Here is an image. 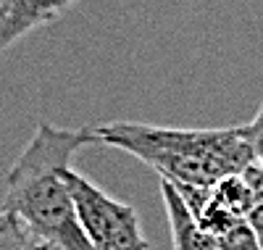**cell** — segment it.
I'll list each match as a JSON object with an SVG mask.
<instances>
[{
    "instance_id": "1",
    "label": "cell",
    "mask_w": 263,
    "mask_h": 250,
    "mask_svg": "<svg viewBox=\"0 0 263 250\" xmlns=\"http://www.w3.org/2000/svg\"><path fill=\"white\" fill-rule=\"evenodd\" d=\"M84 145H98L95 127L63 129L40 121L6 174L3 211L21 219L50 250H95L66 179L71 158Z\"/></svg>"
},
{
    "instance_id": "2",
    "label": "cell",
    "mask_w": 263,
    "mask_h": 250,
    "mask_svg": "<svg viewBox=\"0 0 263 250\" xmlns=\"http://www.w3.org/2000/svg\"><path fill=\"white\" fill-rule=\"evenodd\" d=\"M98 145L140 158L174 185L213 187L255 164L248 127L179 129L137 121H111L95 127Z\"/></svg>"
},
{
    "instance_id": "3",
    "label": "cell",
    "mask_w": 263,
    "mask_h": 250,
    "mask_svg": "<svg viewBox=\"0 0 263 250\" xmlns=\"http://www.w3.org/2000/svg\"><path fill=\"white\" fill-rule=\"evenodd\" d=\"M66 179L77 203L82 229L95 250H147L137 211L129 203L111 198L74 169L66 171Z\"/></svg>"
},
{
    "instance_id": "4",
    "label": "cell",
    "mask_w": 263,
    "mask_h": 250,
    "mask_svg": "<svg viewBox=\"0 0 263 250\" xmlns=\"http://www.w3.org/2000/svg\"><path fill=\"white\" fill-rule=\"evenodd\" d=\"M79 0H0V53H6L27 32L45 27Z\"/></svg>"
},
{
    "instance_id": "5",
    "label": "cell",
    "mask_w": 263,
    "mask_h": 250,
    "mask_svg": "<svg viewBox=\"0 0 263 250\" xmlns=\"http://www.w3.org/2000/svg\"><path fill=\"white\" fill-rule=\"evenodd\" d=\"M161 195H163L166 213H168L174 250H221L218 242L197 224V219L187 208V203L179 195V190L163 176H161Z\"/></svg>"
},
{
    "instance_id": "6",
    "label": "cell",
    "mask_w": 263,
    "mask_h": 250,
    "mask_svg": "<svg viewBox=\"0 0 263 250\" xmlns=\"http://www.w3.org/2000/svg\"><path fill=\"white\" fill-rule=\"evenodd\" d=\"M0 250H50L13 213L0 208Z\"/></svg>"
},
{
    "instance_id": "7",
    "label": "cell",
    "mask_w": 263,
    "mask_h": 250,
    "mask_svg": "<svg viewBox=\"0 0 263 250\" xmlns=\"http://www.w3.org/2000/svg\"><path fill=\"white\" fill-rule=\"evenodd\" d=\"M248 127V137H250V145H253V153H255V164L263 166V103L255 113V119Z\"/></svg>"
},
{
    "instance_id": "8",
    "label": "cell",
    "mask_w": 263,
    "mask_h": 250,
    "mask_svg": "<svg viewBox=\"0 0 263 250\" xmlns=\"http://www.w3.org/2000/svg\"><path fill=\"white\" fill-rule=\"evenodd\" d=\"M248 221H250L253 232H255V237H258V245H260V250H263V203H255V206L250 208Z\"/></svg>"
}]
</instances>
